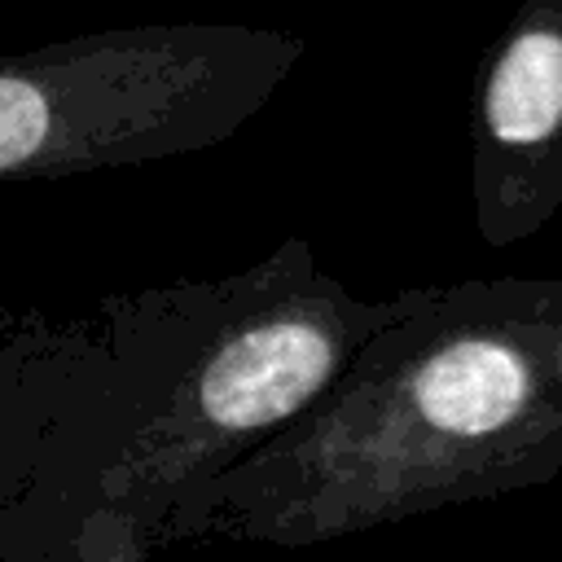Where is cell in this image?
Segmentation results:
<instances>
[{
    "mask_svg": "<svg viewBox=\"0 0 562 562\" xmlns=\"http://www.w3.org/2000/svg\"><path fill=\"white\" fill-rule=\"evenodd\" d=\"M189 483L167 522L321 540L562 465V290L400 299L285 426Z\"/></svg>",
    "mask_w": 562,
    "mask_h": 562,
    "instance_id": "obj_1",
    "label": "cell"
},
{
    "mask_svg": "<svg viewBox=\"0 0 562 562\" xmlns=\"http://www.w3.org/2000/svg\"><path fill=\"white\" fill-rule=\"evenodd\" d=\"M386 312L391 303L356 307L347 299H303L233 316L224 338L193 356V382H184L171 413L158 422L171 443L162 457H237V443H259L334 382Z\"/></svg>",
    "mask_w": 562,
    "mask_h": 562,
    "instance_id": "obj_2",
    "label": "cell"
},
{
    "mask_svg": "<svg viewBox=\"0 0 562 562\" xmlns=\"http://www.w3.org/2000/svg\"><path fill=\"white\" fill-rule=\"evenodd\" d=\"M562 123V35L527 31L487 88V127L505 145H540Z\"/></svg>",
    "mask_w": 562,
    "mask_h": 562,
    "instance_id": "obj_3",
    "label": "cell"
},
{
    "mask_svg": "<svg viewBox=\"0 0 562 562\" xmlns=\"http://www.w3.org/2000/svg\"><path fill=\"white\" fill-rule=\"evenodd\" d=\"M48 101L26 79H0V171L22 167L48 140Z\"/></svg>",
    "mask_w": 562,
    "mask_h": 562,
    "instance_id": "obj_4",
    "label": "cell"
}]
</instances>
